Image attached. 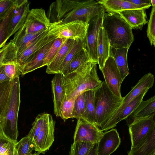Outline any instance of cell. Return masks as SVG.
<instances>
[{"instance_id": "1", "label": "cell", "mask_w": 155, "mask_h": 155, "mask_svg": "<svg viewBox=\"0 0 155 155\" xmlns=\"http://www.w3.org/2000/svg\"><path fill=\"white\" fill-rule=\"evenodd\" d=\"M102 27L107 35L110 46L113 48H129L134 41L132 28L117 13L105 12Z\"/></svg>"}, {"instance_id": "2", "label": "cell", "mask_w": 155, "mask_h": 155, "mask_svg": "<svg viewBox=\"0 0 155 155\" xmlns=\"http://www.w3.org/2000/svg\"><path fill=\"white\" fill-rule=\"evenodd\" d=\"M19 75L12 80L9 101L3 117L0 119L1 131L3 135L16 144L18 136V118L20 103Z\"/></svg>"}, {"instance_id": "3", "label": "cell", "mask_w": 155, "mask_h": 155, "mask_svg": "<svg viewBox=\"0 0 155 155\" xmlns=\"http://www.w3.org/2000/svg\"><path fill=\"white\" fill-rule=\"evenodd\" d=\"M94 103L96 126L99 128L113 115L122 104L123 100L114 95L105 81L94 90Z\"/></svg>"}, {"instance_id": "4", "label": "cell", "mask_w": 155, "mask_h": 155, "mask_svg": "<svg viewBox=\"0 0 155 155\" xmlns=\"http://www.w3.org/2000/svg\"><path fill=\"white\" fill-rule=\"evenodd\" d=\"M97 64L94 65L90 72L86 76L72 73L64 76L67 99L75 97L87 91L95 90L101 85L102 81L97 74Z\"/></svg>"}, {"instance_id": "5", "label": "cell", "mask_w": 155, "mask_h": 155, "mask_svg": "<svg viewBox=\"0 0 155 155\" xmlns=\"http://www.w3.org/2000/svg\"><path fill=\"white\" fill-rule=\"evenodd\" d=\"M154 77L149 72L142 76L130 91L123 97L122 104L113 115L102 126L99 128L103 131H107L116 127V122L122 110L134 98L147 90H149L153 85Z\"/></svg>"}, {"instance_id": "6", "label": "cell", "mask_w": 155, "mask_h": 155, "mask_svg": "<svg viewBox=\"0 0 155 155\" xmlns=\"http://www.w3.org/2000/svg\"><path fill=\"white\" fill-rule=\"evenodd\" d=\"M105 11L103 6L97 1L83 0L79 5L67 14L59 22L60 24H63L80 20L88 23L92 18Z\"/></svg>"}, {"instance_id": "7", "label": "cell", "mask_w": 155, "mask_h": 155, "mask_svg": "<svg viewBox=\"0 0 155 155\" xmlns=\"http://www.w3.org/2000/svg\"><path fill=\"white\" fill-rule=\"evenodd\" d=\"M88 23L75 20L63 24L58 22L51 36L57 38H65L77 42L86 41Z\"/></svg>"}, {"instance_id": "8", "label": "cell", "mask_w": 155, "mask_h": 155, "mask_svg": "<svg viewBox=\"0 0 155 155\" xmlns=\"http://www.w3.org/2000/svg\"><path fill=\"white\" fill-rule=\"evenodd\" d=\"M55 124L52 115L44 113L41 130L33 142L34 150L39 154H45L52 144L54 141Z\"/></svg>"}, {"instance_id": "9", "label": "cell", "mask_w": 155, "mask_h": 155, "mask_svg": "<svg viewBox=\"0 0 155 155\" xmlns=\"http://www.w3.org/2000/svg\"><path fill=\"white\" fill-rule=\"evenodd\" d=\"M154 115L152 114L133 120L129 125L131 148L135 147L143 141L155 128Z\"/></svg>"}, {"instance_id": "10", "label": "cell", "mask_w": 155, "mask_h": 155, "mask_svg": "<svg viewBox=\"0 0 155 155\" xmlns=\"http://www.w3.org/2000/svg\"><path fill=\"white\" fill-rule=\"evenodd\" d=\"M101 71L105 83L110 91L115 96L122 98L120 88L123 81L110 49L109 56Z\"/></svg>"}, {"instance_id": "11", "label": "cell", "mask_w": 155, "mask_h": 155, "mask_svg": "<svg viewBox=\"0 0 155 155\" xmlns=\"http://www.w3.org/2000/svg\"><path fill=\"white\" fill-rule=\"evenodd\" d=\"M51 24L43 9L34 8L30 10L21 28L26 33L35 34L47 30Z\"/></svg>"}, {"instance_id": "12", "label": "cell", "mask_w": 155, "mask_h": 155, "mask_svg": "<svg viewBox=\"0 0 155 155\" xmlns=\"http://www.w3.org/2000/svg\"><path fill=\"white\" fill-rule=\"evenodd\" d=\"M105 11L92 18L88 22L86 48L92 60L97 64V40Z\"/></svg>"}, {"instance_id": "13", "label": "cell", "mask_w": 155, "mask_h": 155, "mask_svg": "<svg viewBox=\"0 0 155 155\" xmlns=\"http://www.w3.org/2000/svg\"><path fill=\"white\" fill-rule=\"evenodd\" d=\"M54 24V23H51L49 28L44 34L23 51L14 56L13 60L15 62L18 67L26 63L39 50L57 38L56 37L48 35Z\"/></svg>"}, {"instance_id": "14", "label": "cell", "mask_w": 155, "mask_h": 155, "mask_svg": "<svg viewBox=\"0 0 155 155\" xmlns=\"http://www.w3.org/2000/svg\"><path fill=\"white\" fill-rule=\"evenodd\" d=\"M74 136V142L98 143L103 132L94 125L82 119H77Z\"/></svg>"}, {"instance_id": "15", "label": "cell", "mask_w": 155, "mask_h": 155, "mask_svg": "<svg viewBox=\"0 0 155 155\" xmlns=\"http://www.w3.org/2000/svg\"><path fill=\"white\" fill-rule=\"evenodd\" d=\"M14 4L8 28L9 38L23 26L30 11V2L27 0H14Z\"/></svg>"}, {"instance_id": "16", "label": "cell", "mask_w": 155, "mask_h": 155, "mask_svg": "<svg viewBox=\"0 0 155 155\" xmlns=\"http://www.w3.org/2000/svg\"><path fill=\"white\" fill-rule=\"evenodd\" d=\"M83 0H60L50 5L48 17L51 23L58 22L68 13L79 5Z\"/></svg>"}, {"instance_id": "17", "label": "cell", "mask_w": 155, "mask_h": 155, "mask_svg": "<svg viewBox=\"0 0 155 155\" xmlns=\"http://www.w3.org/2000/svg\"><path fill=\"white\" fill-rule=\"evenodd\" d=\"M120 143L116 129L103 132L97 143V155H110L118 147Z\"/></svg>"}, {"instance_id": "18", "label": "cell", "mask_w": 155, "mask_h": 155, "mask_svg": "<svg viewBox=\"0 0 155 155\" xmlns=\"http://www.w3.org/2000/svg\"><path fill=\"white\" fill-rule=\"evenodd\" d=\"M51 82L54 112L58 117L60 116L61 107L66 96L64 76L60 73L55 74Z\"/></svg>"}, {"instance_id": "19", "label": "cell", "mask_w": 155, "mask_h": 155, "mask_svg": "<svg viewBox=\"0 0 155 155\" xmlns=\"http://www.w3.org/2000/svg\"><path fill=\"white\" fill-rule=\"evenodd\" d=\"M146 9H131L118 12L132 29L142 30L147 22Z\"/></svg>"}, {"instance_id": "20", "label": "cell", "mask_w": 155, "mask_h": 155, "mask_svg": "<svg viewBox=\"0 0 155 155\" xmlns=\"http://www.w3.org/2000/svg\"><path fill=\"white\" fill-rule=\"evenodd\" d=\"M54 40L44 46L36 52L26 63L19 67L20 74L24 75L43 67L44 60Z\"/></svg>"}, {"instance_id": "21", "label": "cell", "mask_w": 155, "mask_h": 155, "mask_svg": "<svg viewBox=\"0 0 155 155\" xmlns=\"http://www.w3.org/2000/svg\"><path fill=\"white\" fill-rule=\"evenodd\" d=\"M76 41L67 39L62 45L52 61L47 65L46 72L48 74H59L60 68L67 54Z\"/></svg>"}, {"instance_id": "22", "label": "cell", "mask_w": 155, "mask_h": 155, "mask_svg": "<svg viewBox=\"0 0 155 155\" xmlns=\"http://www.w3.org/2000/svg\"><path fill=\"white\" fill-rule=\"evenodd\" d=\"M155 154V128L137 145L131 148L128 155H153Z\"/></svg>"}, {"instance_id": "23", "label": "cell", "mask_w": 155, "mask_h": 155, "mask_svg": "<svg viewBox=\"0 0 155 155\" xmlns=\"http://www.w3.org/2000/svg\"><path fill=\"white\" fill-rule=\"evenodd\" d=\"M107 12L118 13L123 11L145 8L128 2L127 0H101L97 1Z\"/></svg>"}, {"instance_id": "24", "label": "cell", "mask_w": 155, "mask_h": 155, "mask_svg": "<svg viewBox=\"0 0 155 155\" xmlns=\"http://www.w3.org/2000/svg\"><path fill=\"white\" fill-rule=\"evenodd\" d=\"M110 47L107 35L104 28L101 27L97 40V64L101 71L109 56Z\"/></svg>"}, {"instance_id": "25", "label": "cell", "mask_w": 155, "mask_h": 155, "mask_svg": "<svg viewBox=\"0 0 155 155\" xmlns=\"http://www.w3.org/2000/svg\"><path fill=\"white\" fill-rule=\"evenodd\" d=\"M129 49L128 48L116 49L110 46V47L123 81L129 74L127 62Z\"/></svg>"}, {"instance_id": "26", "label": "cell", "mask_w": 155, "mask_h": 155, "mask_svg": "<svg viewBox=\"0 0 155 155\" xmlns=\"http://www.w3.org/2000/svg\"><path fill=\"white\" fill-rule=\"evenodd\" d=\"M91 61H93L90 58L86 48H83L76 54L67 68L61 74L64 76Z\"/></svg>"}, {"instance_id": "27", "label": "cell", "mask_w": 155, "mask_h": 155, "mask_svg": "<svg viewBox=\"0 0 155 155\" xmlns=\"http://www.w3.org/2000/svg\"><path fill=\"white\" fill-rule=\"evenodd\" d=\"M94 93V90H90L84 92L85 112L82 120L96 126Z\"/></svg>"}, {"instance_id": "28", "label": "cell", "mask_w": 155, "mask_h": 155, "mask_svg": "<svg viewBox=\"0 0 155 155\" xmlns=\"http://www.w3.org/2000/svg\"><path fill=\"white\" fill-rule=\"evenodd\" d=\"M155 114V96L145 101L143 100L129 116L133 120Z\"/></svg>"}, {"instance_id": "29", "label": "cell", "mask_w": 155, "mask_h": 155, "mask_svg": "<svg viewBox=\"0 0 155 155\" xmlns=\"http://www.w3.org/2000/svg\"><path fill=\"white\" fill-rule=\"evenodd\" d=\"M12 80L0 83V119L4 114L11 94Z\"/></svg>"}, {"instance_id": "30", "label": "cell", "mask_w": 155, "mask_h": 155, "mask_svg": "<svg viewBox=\"0 0 155 155\" xmlns=\"http://www.w3.org/2000/svg\"><path fill=\"white\" fill-rule=\"evenodd\" d=\"M149 90H147L132 100L122 110L116 122V124L127 118L143 100V98Z\"/></svg>"}, {"instance_id": "31", "label": "cell", "mask_w": 155, "mask_h": 155, "mask_svg": "<svg viewBox=\"0 0 155 155\" xmlns=\"http://www.w3.org/2000/svg\"><path fill=\"white\" fill-rule=\"evenodd\" d=\"M33 150L32 140L27 135L15 144V155H32Z\"/></svg>"}, {"instance_id": "32", "label": "cell", "mask_w": 155, "mask_h": 155, "mask_svg": "<svg viewBox=\"0 0 155 155\" xmlns=\"http://www.w3.org/2000/svg\"><path fill=\"white\" fill-rule=\"evenodd\" d=\"M86 41L76 42L67 54L59 70V73H62L69 64L76 54L84 48H86Z\"/></svg>"}, {"instance_id": "33", "label": "cell", "mask_w": 155, "mask_h": 155, "mask_svg": "<svg viewBox=\"0 0 155 155\" xmlns=\"http://www.w3.org/2000/svg\"><path fill=\"white\" fill-rule=\"evenodd\" d=\"M94 143L84 142H73L71 146L69 155H87Z\"/></svg>"}, {"instance_id": "34", "label": "cell", "mask_w": 155, "mask_h": 155, "mask_svg": "<svg viewBox=\"0 0 155 155\" xmlns=\"http://www.w3.org/2000/svg\"><path fill=\"white\" fill-rule=\"evenodd\" d=\"M14 7L8 15L0 21V49L6 45V41L9 38L8 33V28Z\"/></svg>"}, {"instance_id": "35", "label": "cell", "mask_w": 155, "mask_h": 155, "mask_svg": "<svg viewBox=\"0 0 155 155\" xmlns=\"http://www.w3.org/2000/svg\"><path fill=\"white\" fill-rule=\"evenodd\" d=\"M75 97L67 99L65 96L63 101L60 110V117L64 121L68 119L73 118V112Z\"/></svg>"}, {"instance_id": "36", "label": "cell", "mask_w": 155, "mask_h": 155, "mask_svg": "<svg viewBox=\"0 0 155 155\" xmlns=\"http://www.w3.org/2000/svg\"><path fill=\"white\" fill-rule=\"evenodd\" d=\"M15 144L5 137L0 130V155H15Z\"/></svg>"}, {"instance_id": "37", "label": "cell", "mask_w": 155, "mask_h": 155, "mask_svg": "<svg viewBox=\"0 0 155 155\" xmlns=\"http://www.w3.org/2000/svg\"><path fill=\"white\" fill-rule=\"evenodd\" d=\"M67 39L57 38L56 39L44 60L43 66H47L53 59L62 45Z\"/></svg>"}, {"instance_id": "38", "label": "cell", "mask_w": 155, "mask_h": 155, "mask_svg": "<svg viewBox=\"0 0 155 155\" xmlns=\"http://www.w3.org/2000/svg\"><path fill=\"white\" fill-rule=\"evenodd\" d=\"M84 92L75 97L73 112V118L82 119L84 117L85 112Z\"/></svg>"}, {"instance_id": "39", "label": "cell", "mask_w": 155, "mask_h": 155, "mask_svg": "<svg viewBox=\"0 0 155 155\" xmlns=\"http://www.w3.org/2000/svg\"><path fill=\"white\" fill-rule=\"evenodd\" d=\"M151 45L155 46V7H152L150 14L147 31Z\"/></svg>"}, {"instance_id": "40", "label": "cell", "mask_w": 155, "mask_h": 155, "mask_svg": "<svg viewBox=\"0 0 155 155\" xmlns=\"http://www.w3.org/2000/svg\"><path fill=\"white\" fill-rule=\"evenodd\" d=\"M3 63L4 65L5 74L10 80H12L17 76L20 75L18 65L15 61H6Z\"/></svg>"}, {"instance_id": "41", "label": "cell", "mask_w": 155, "mask_h": 155, "mask_svg": "<svg viewBox=\"0 0 155 155\" xmlns=\"http://www.w3.org/2000/svg\"><path fill=\"white\" fill-rule=\"evenodd\" d=\"M44 113L38 114L32 124V127L28 135L32 140V142L37 138L41 130Z\"/></svg>"}, {"instance_id": "42", "label": "cell", "mask_w": 155, "mask_h": 155, "mask_svg": "<svg viewBox=\"0 0 155 155\" xmlns=\"http://www.w3.org/2000/svg\"><path fill=\"white\" fill-rule=\"evenodd\" d=\"M14 7V0H0V21L8 15Z\"/></svg>"}, {"instance_id": "43", "label": "cell", "mask_w": 155, "mask_h": 155, "mask_svg": "<svg viewBox=\"0 0 155 155\" xmlns=\"http://www.w3.org/2000/svg\"><path fill=\"white\" fill-rule=\"evenodd\" d=\"M128 2L145 9L148 8L151 6L150 0H127Z\"/></svg>"}, {"instance_id": "44", "label": "cell", "mask_w": 155, "mask_h": 155, "mask_svg": "<svg viewBox=\"0 0 155 155\" xmlns=\"http://www.w3.org/2000/svg\"><path fill=\"white\" fill-rule=\"evenodd\" d=\"M9 44H7L0 49V65L5 61V58L7 53Z\"/></svg>"}, {"instance_id": "45", "label": "cell", "mask_w": 155, "mask_h": 155, "mask_svg": "<svg viewBox=\"0 0 155 155\" xmlns=\"http://www.w3.org/2000/svg\"><path fill=\"white\" fill-rule=\"evenodd\" d=\"M10 80L6 75L5 71L4 65L2 63L0 65V83L5 81Z\"/></svg>"}, {"instance_id": "46", "label": "cell", "mask_w": 155, "mask_h": 155, "mask_svg": "<svg viewBox=\"0 0 155 155\" xmlns=\"http://www.w3.org/2000/svg\"><path fill=\"white\" fill-rule=\"evenodd\" d=\"M97 143H95L87 155H97Z\"/></svg>"}, {"instance_id": "47", "label": "cell", "mask_w": 155, "mask_h": 155, "mask_svg": "<svg viewBox=\"0 0 155 155\" xmlns=\"http://www.w3.org/2000/svg\"><path fill=\"white\" fill-rule=\"evenodd\" d=\"M150 2L151 5L152 6V7H155V0H150Z\"/></svg>"}, {"instance_id": "48", "label": "cell", "mask_w": 155, "mask_h": 155, "mask_svg": "<svg viewBox=\"0 0 155 155\" xmlns=\"http://www.w3.org/2000/svg\"><path fill=\"white\" fill-rule=\"evenodd\" d=\"M39 154L38 153H35L34 154H32V155H39Z\"/></svg>"}, {"instance_id": "49", "label": "cell", "mask_w": 155, "mask_h": 155, "mask_svg": "<svg viewBox=\"0 0 155 155\" xmlns=\"http://www.w3.org/2000/svg\"><path fill=\"white\" fill-rule=\"evenodd\" d=\"M1 130V125H0V130Z\"/></svg>"}, {"instance_id": "50", "label": "cell", "mask_w": 155, "mask_h": 155, "mask_svg": "<svg viewBox=\"0 0 155 155\" xmlns=\"http://www.w3.org/2000/svg\"><path fill=\"white\" fill-rule=\"evenodd\" d=\"M153 155H155V154H153Z\"/></svg>"}]
</instances>
